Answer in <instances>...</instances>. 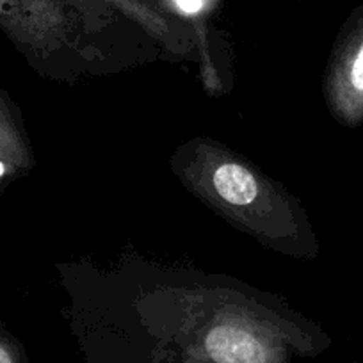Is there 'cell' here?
Listing matches in <instances>:
<instances>
[{"label":"cell","mask_w":363,"mask_h":363,"mask_svg":"<svg viewBox=\"0 0 363 363\" xmlns=\"http://www.w3.org/2000/svg\"><path fill=\"white\" fill-rule=\"evenodd\" d=\"M201 166L203 167L194 177V182L187 184L212 207L235 221L237 226L250 230L271 244L285 235L281 225L294 228V212L285 201V196L274 189L271 182L260 177V173L225 153L203 160Z\"/></svg>","instance_id":"cell-1"},{"label":"cell","mask_w":363,"mask_h":363,"mask_svg":"<svg viewBox=\"0 0 363 363\" xmlns=\"http://www.w3.org/2000/svg\"><path fill=\"white\" fill-rule=\"evenodd\" d=\"M330 109L342 123L363 121V6L345 26L326 77Z\"/></svg>","instance_id":"cell-2"},{"label":"cell","mask_w":363,"mask_h":363,"mask_svg":"<svg viewBox=\"0 0 363 363\" xmlns=\"http://www.w3.org/2000/svg\"><path fill=\"white\" fill-rule=\"evenodd\" d=\"M69 23L61 0H0V30L30 59H40Z\"/></svg>","instance_id":"cell-3"},{"label":"cell","mask_w":363,"mask_h":363,"mask_svg":"<svg viewBox=\"0 0 363 363\" xmlns=\"http://www.w3.org/2000/svg\"><path fill=\"white\" fill-rule=\"evenodd\" d=\"M0 155L15 160L22 167L30 166V152L15 109L0 91Z\"/></svg>","instance_id":"cell-4"},{"label":"cell","mask_w":363,"mask_h":363,"mask_svg":"<svg viewBox=\"0 0 363 363\" xmlns=\"http://www.w3.org/2000/svg\"><path fill=\"white\" fill-rule=\"evenodd\" d=\"M0 363H29L22 342L0 324Z\"/></svg>","instance_id":"cell-5"},{"label":"cell","mask_w":363,"mask_h":363,"mask_svg":"<svg viewBox=\"0 0 363 363\" xmlns=\"http://www.w3.org/2000/svg\"><path fill=\"white\" fill-rule=\"evenodd\" d=\"M216 0H169V4L178 13L186 16H198L207 13L214 6Z\"/></svg>","instance_id":"cell-6"},{"label":"cell","mask_w":363,"mask_h":363,"mask_svg":"<svg viewBox=\"0 0 363 363\" xmlns=\"http://www.w3.org/2000/svg\"><path fill=\"white\" fill-rule=\"evenodd\" d=\"M26 167H22L20 164H16L15 160L8 159V157L0 155V187L6 186L9 180L20 174Z\"/></svg>","instance_id":"cell-7"}]
</instances>
